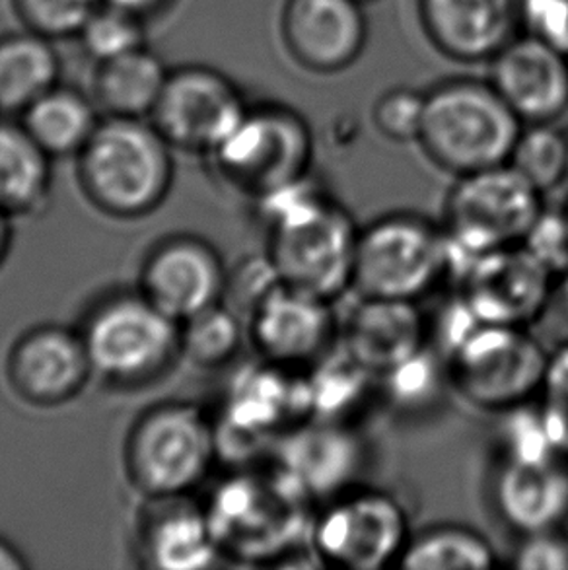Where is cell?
<instances>
[{"label":"cell","instance_id":"1","mask_svg":"<svg viewBox=\"0 0 568 570\" xmlns=\"http://www.w3.org/2000/svg\"><path fill=\"white\" fill-rule=\"evenodd\" d=\"M265 218V254L278 283L322 301L351 293L361 226L349 208L306 178L257 203Z\"/></svg>","mask_w":568,"mask_h":570},{"label":"cell","instance_id":"2","mask_svg":"<svg viewBox=\"0 0 568 570\" xmlns=\"http://www.w3.org/2000/svg\"><path fill=\"white\" fill-rule=\"evenodd\" d=\"M174 153L150 119L101 117L75 158L78 187L100 215L140 220L169 197L176 179Z\"/></svg>","mask_w":568,"mask_h":570},{"label":"cell","instance_id":"3","mask_svg":"<svg viewBox=\"0 0 568 570\" xmlns=\"http://www.w3.org/2000/svg\"><path fill=\"white\" fill-rule=\"evenodd\" d=\"M78 332L94 379L114 390H145L166 379L182 358V333L139 288H116L86 308Z\"/></svg>","mask_w":568,"mask_h":570},{"label":"cell","instance_id":"4","mask_svg":"<svg viewBox=\"0 0 568 570\" xmlns=\"http://www.w3.org/2000/svg\"><path fill=\"white\" fill-rule=\"evenodd\" d=\"M522 127L491 80L445 78L424 92L417 145L438 170L460 178L507 164Z\"/></svg>","mask_w":568,"mask_h":570},{"label":"cell","instance_id":"5","mask_svg":"<svg viewBox=\"0 0 568 570\" xmlns=\"http://www.w3.org/2000/svg\"><path fill=\"white\" fill-rule=\"evenodd\" d=\"M216 423L189 401L143 411L127 432L124 468L145 499L184 497L205 483L218 455Z\"/></svg>","mask_w":568,"mask_h":570},{"label":"cell","instance_id":"6","mask_svg":"<svg viewBox=\"0 0 568 570\" xmlns=\"http://www.w3.org/2000/svg\"><path fill=\"white\" fill-rule=\"evenodd\" d=\"M549 353L528 327L476 320L445 348V382L469 407L505 415L536 401Z\"/></svg>","mask_w":568,"mask_h":570},{"label":"cell","instance_id":"7","mask_svg":"<svg viewBox=\"0 0 568 570\" xmlns=\"http://www.w3.org/2000/svg\"><path fill=\"white\" fill-rule=\"evenodd\" d=\"M208 160L226 186L262 203L310 178L314 132L306 117L291 106L278 101L249 104Z\"/></svg>","mask_w":568,"mask_h":570},{"label":"cell","instance_id":"8","mask_svg":"<svg viewBox=\"0 0 568 570\" xmlns=\"http://www.w3.org/2000/svg\"><path fill=\"white\" fill-rule=\"evenodd\" d=\"M442 224L417 213H392L359 230L351 293L361 298L417 302L453 265Z\"/></svg>","mask_w":568,"mask_h":570},{"label":"cell","instance_id":"9","mask_svg":"<svg viewBox=\"0 0 568 570\" xmlns=\"http://www.w3.org/2000/svg\"><path fill=\"white\" fill-rule=\"evenodd\" d=\"M546 195L510 164L456 178L442 207L453 255L466 259L522 246L546 215Z\"/></svg>","mask_w":568,"mask_h":570},{"label":"cell","instance_id":"10","mask_svg":"<svg viewBox=\"0 0 568 570\" xmlns=\"http://www.w3.org/2000/svg\"><path fill=\"white\" fill-rule=\"evenodd\" d=\"M411 535L408 510L393 494L353 485L323 501L307 549L327 569L382 570L398 567Z\"/></svg>","mask_w":568,"mask_h":570},{"label":"cell","instance_id":"11","mask_svg":"<svg viewBox=\"0 0 568 570\" xmlns=\"http://www.w3.org/2000/svg\"><path fill=\"white\" fill-rule=\"evenodd\" d=\"M306 504L273 473L234 479L205 510L223 557L257 561L286 557L300 540L307 541L312 518Z\"/></svg>","mask_w":568,"mask_h":570},{"label":"cell","instance_id":"12","mask_svg":"<svg viewBox=\"0 0 568 570\" xmlns=\"http://www.w3.org/2000/svg\"><path fill=\"white\" fill-rule=\"evenodd\" d=\"M247 106L239 86L226 72L187 62L169 69L150 121L174 150L208 158L234 131Z\"/></svg>","mask_w":568,"mask_h":570},{"label":"cell","instance_id":"13","mask_svg":"<svg viewBox=\"0 0 568 570\" xmlns=\"http://www.w3.org/2000/svg\"><path fill=\"white\" fill-rule=\"evenodd\" d=\"M555 269L528 244L468 259L460 301L477 322L528 327L546 316L555 296Z\"/></svg>","mask_w":568,"mask_h":570},{"label":"cell","instance_id":"14","mask_svg":"<svg viewBox=\"0 0 568 570\" xmlns=\"http://www.w3.org/2000/svg\"><path fill=\"white\" fill-rule=\"evenodd\" d=\"M489 501L500 524L518 538L562 530L568 522V458L555 448L500 450L489 478Z\"/></svg>","mask_w":568,"mask_h":570},{"label":"cell","instance_id":"15","mask_svg":"<svg viewBox=\"0 0 568 570\" xmlns=\"http://www.w3.org/2000/svg\"><path fill=\"white\" fill-rule=\"evenodd\" d=\"M246 332L263 363L294 371L330 353L339 317L333 302L275 283L247 309Z\"/></svg>","mask_w":568,"mask_h":570},{"label":"cell","instance_id":"16","mask_svg":"<svg viewBox=\"0 0 568 570\" xmlns=\"http://www.w3.org/2000/svg\"><path fill=\"white\" fill-rule=\"evenodd\" d=\"M228 269L210 242L193 234L158 239L140 263L137 288L177 324L224 301Z\"/></svg>","mask_w":568,"mask_h":570},{"label":"cell","instance_id":"17","mask_svg":"<svg viewBox=\"0 0 568 570\" xmlns=\"http://www.w3.org/2000/svg\"><path fill=\"white\" fill-rule=\"evenodd\" d=\"M4 376L8 387L26 405L55 409L77 400L94 372L78 327L43 324L12 343Z\"/></svg>","mask_w":568,"mask_h":570},{"label":"cell","instance_id":"18","mask_svg":"<svg viewBox=\"0 0 568 570\" xmlns=\"http://www.w3.org/2000/svg\"><path fill=\"white\" fill-rule=\"evenodd\" d=\"M359 0H284L278 31L300 69L339 75L369 46V18Z\"/></svg>","mask_w":568,"mask_h":570},{"label":"cell","instance_id":"19","mask_svg":"<svg viewBox=\"0 0 568 570\" xmlns=\"http://www.w3.org/2000/svg\"><path fill=\"white\" fill-rule=\"evenodd\" d=\"M489 80L520 121L555 124L568 111V55L530 31L491 61Z\"/></svg>","mask_w":568,"mask_h":570},{"label":"cell","instance_id":"20","mask_svg":"<svg viewBox=\"0 0 568 570\" xmlns=\"http://www.w3.org/2000/svg\"><path fill=\"white\" fill-rule=\"evenodd\" d=\"M430 46L445 59L489 62L523 31L522 0H417Z\"/></svg>","mask_w":568,"mask_h":570},{"label":"cell","instance_id":"21","mask_svg":"<svg viewBox=\"0 0 568 570\" xmlns=\"http://www.w3.org/2000/svg\"><path fill=\"white\" fill-rule=\"evenodd\" d=\"M339 341L362 371L384 379L429 348V322L417 302L356 296L339 322Z\"/></svg>","mask_w":568,"mask_h":570},{"label":"cell","instance_id":"22","mask_svg":"<svg viewBox=\"0 0 568 570\" xmlns=\"http://www.w3.org/2000/svg\"><path fill=\"white\" fill-rule=\"evenodd\" d=\"M135 551L143 567L160 570H203L223 559L207 510L192 494L146 499Z\"/></svg>","mask_w":568,"mask_h":570},{"label":"cell","instance_id":"23","mask_svg":"<svg viewBox=\"0 0 568 570\" xmlns=\"http://www.w3.org/2000/svg\"><path fill=\"white\" fill-rule=\"evenodd\" d=\"M361 463V444L353 434L322 421L284 434L275 473L302 499L327 501L353 487Z\"/></svg>","mask_w":568,"mask_h":570},{"label":"cell","instance_id":"24","mask_svg":"<svg viewBox=\"0 0 568 570\" xmlns=\"http://www.w3.org/2000/svg\"><path fill=\"white\" fill-rule=\"evenodd\" d=\"M51 156L20 121H0V213L33 218L46 213L53 191Z\"/></svg>","mask_w":568,"mask_h":570},{"label":"cell","instance_id":"25","mask_svg":"<svg viewBox=\"0 0 568 570\" xmlns=\"http://www.w3.org/2000/svg\"><path fill=\"white\" fill-rule=\"evenodd\" d=\"M169 69L150 47L98 62L94 70L92 96L101 117L150 119Z\"/></svg>","mask_w":568,"mask_h":570},{"label":"cell","instance_id":"26","mask_svg":"<svg viewBox=\"0 0 568 570\" xmlns=\"http://www.w3.org/2000/svg\"><path fill=\"white\" fill-rule=\"evenodd\" d=\"M20 124L51 158H77L101 121L90 92L59 85L20 114Z\"/></svg>","mask_w":568,"mask_h":570},{"label":"cell","instance_id":"27","mask_svg":"<svg viewBox=\"0 0 568 570\" xmlns=\"http://www.w3.org/2000/svg\"><path fill=\"white\" fill-rule=\"evenodd\" d=\"M61 57L53 39L36 31L0 36V114L20 116L23 109L61 82Z\"/></svg>","mask_w":568,"mask_h":570},{"label":"cell","instance_id":"28","mask_svg":"<svg viewBox=\"0 0 568 570\" xmlns=\"http://www.w3.org/2000/svg\"><path fill=\"white\" fill-rule=\"evenodd\" d=\"M499 556L483 533L463 524H438L415 532L401 556L403 570H487Z\"/></svg>","mask_w":568,"mask_h":570},{"label":"cell","instance_id":"29","mask_svg":"<svg viewBox=\"0 0 568 570\" xmlns=\"http://www.w3.org/2000/svg\"><path fill=\"white\" fill-rule=\"evenodd\" d=\"M179 333L182 358L203 371L228 366L247 337L246 322L224 301L182 322Z\"/></svg>","mask_w":568,"mask_h":570},{"label":"cell","instance_id":"30","mask_svg":"<svg viewBox=\"0 0 568 570\" xmlns=\"http://www.w3.org/2000/svg\"><path fill=\"white\" fill-rule=\"evenodd\" d=\"M508 164L547 195L568 181V132L554 124H526Z\"/></svg>","mask_w":568,"mask_h":570},{"label":"cell","instance_id":"31","mask_svg":"<svg viewBox=\"0 0 568 570\" xmlns=\"http://www.w3.org/2000/svg\"><path fill=\"white\" fill-rule=\"evenodd\" d=\"M77 39L96 65L109 61L148 46L146 18L101 2Z\"/></svg>","mask_w":568,"mask_h":570},{"label":"cell","instance_id":"32","mask_svg":"<svg viewBox=\"0 0 568 570\" xmlns=\"http://www.w3.org/2000/svg\"><path fill=\"white\" fill-rule=\"evenodd\" d=\"M16 18L26 30L62 41L77 39L104 0H10Z\"/></svg>","mask_w":568,"mask_h":570},{"label":"cell","instance_id":"33","mask_svg":"<svg viewBox=\"0 0 568 570\" xmlns=\"http://www.w3.org/2000/svg\"><path fill=\"white\" fill-rule=\"evenodd\" d=\"M536 409L547 439L559 454L568 458V341L549 353Z\"/></svg>","mask_w":568,"mask_h":570},{"label":"cell","instance_id":"34","mask_svg":"<svg viewBox=\"0 0 568 570\" xmlns=\"http://www.w3.org/2000/svg\"><path fill=\"white\" fill-rule=\"evenodd\" d=\"M424 116V92L409 86L385 90L372 108V124L392 142H417Z\"/></svg>","mask_w":568,"mask_h":570},{"label":"cell","instance_id":"35","mask_svg":"<svg viewBox=\"0 0 568 570\" xmlns=\"http://www.w3.org/2000/svg\"><path fill=\"white\" fill-rule=\"evenodd\" d=\"M508 567L518 570H568V538L562 530L518 538Z\"/></svg>","mask_w":568,"mask_h":570},{"label":"cell","instance_id":"36","mask_svg":"<svg viewBox=\"0 0 568 570\" xmlns=\"http://www.w3.org/2000/svg\"><path fill=\"white\" fill-rule=\"evenodd\" d=\"M523 31L568 55V0H522Z\"/></svg>","mask_w":568,"mask_h":570},{"label":"cell","instance_id":"37","mask_svg":"<svg viewBox=\"0 0 568 570\" xmlns=\"http://www.w3.org/2000/svg\"><path fill=\"white\" fill-rule=\"evenodd\" d=\"M104 2L111 4V7L129 10L133 14L146 18V20L153 18V16L160 14L166 8L174 4V0H104Z\"/></svg>","mask_w":568,"mask_h":570},{"label":"cell","instance_id":"38","mask_svg":"<svg viewBox=\"0 0 568 570\" xmlns=\"http://www.w3.org/2000/svg\"><path fill=\"white\" fill-rule=\"evenodd\" d=\"M28 567L30 563L26 561L22 551L0 535V570H23Z\"/></svg>","mask_w":568,"mask_h":570},{"label":"cell","instance_id":"39","mask_svg":"<svg viewBox=\"0 0 568 570\" xmlns=\"http://www.w3.org/2000/svg\"><path fill=\"white\" fill-rule=\"evenodd\" d=\"M10 247H12V218L0 213V269L7 263Z\"/></svg>","mask_w":568,"mask_h":570},{"label":"cell","instance_id":"40","mask_svg":"<svg viewBox=\"0 0 568 570\" xmlns=\"http://www.w3.org/2000/svg\"><path fill=\"white\" fill-rule=\"evenodd\" d=\"M361 4H370V2H376V0H359Z\"/></svg>","mask_w":568,"mask_h":570}]
</instances>
